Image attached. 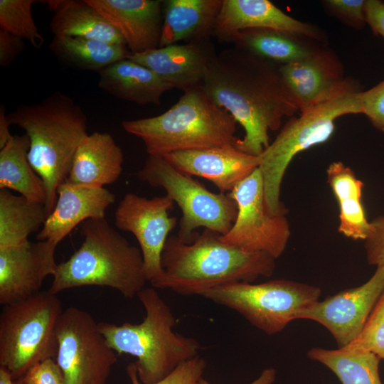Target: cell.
Wrapping results in <instances>:
<instances>
[{
    "instance_id": "cell-43",
    "label": "cell",
    "mask_w": 384,
    "mask_h": 384,
    "mask_svg": "<svg viewBox=\"0 0 384 384\" xmlns=\"http://www.w3.org/2000/svg\"><path fill=\"white\" fill-rule=\"evenodd\" d=\"M0 384H15L10 373L0 366Z\"/></svg>"
},
{
    "instance_id": "cell-9",
    "label": "cell",
    "mask_w": 384,
    "mask_h": 384,
    "mask_svg": "<svg viewBox=\"0 0 384 384\" xmlns=\"http://www.w3.org/2000/svg\"><path fill=\"white\" fill-rule=\"evenodd\" d=\"M137 175L149 186L162 188L180 208L182 216L176 235L183 242H192L200 228L225 235L236 219L237 205L228 193L208 190L162 156L148 155Z\"/></svg>"
},
{
    "instance_id": "cell-39",
    "label": "cell",
    "mask_w": 384,
    "mask_h": 384,
    "mask_svg": "<svg viewBox=\"0 0 384 384\" xmlns=\"http://www.w3.org/2000/svg\"><path fill=\"white\" fill-rule=\"evenodd\" d=\"M23 40L0 30V65L8 67L24 50Z\"/></svg>"
},
{
    "instance_id": "cell-37",
    "label": "cell",
    "mask_w": 384,
    "mask_h": 384,
    "mask_svg": "<svg viewBox=\"0 0 384 384\" xmlns=\"http://www.w3.org/2000/svg\"><path fill=\"white\" fill-rule=\"evenodd\" d=\"M362 114L372 124L384 132V80L360 95Z\"/></svg>"
},
{
    "instance_id": "cell-5",
    "label": "cell",
    "mask_w": 384,
    "mask_h": 384,
    "mask_svg": "<svg viewBox=\"0 0 384 384\" xmlns=\"http://www.w3.org/2000/svg\"><path fill=\"white\" fill-rule=\"evenodd\" d=\"M137 297L146 313L141 323L118 325L102 321L98 326L113 351L137 358L134 364L140 382L153 384L198 356L201 346L195 338L174 331L176 320L154 287L143 288Z\"/></svg>"
},
{
    "instance_id": "cell-25",
    "label": "cell",
    "mask_w": 384,
    "mask_h": 384,
    "mask_svg": "<svg viewBox=\"0 0 384 384\" xmlns=\"http://www.w3.org/2000/svg\"><path fill=\"white\" fill-rule=\"evenodd\" d=\"M45 2L53 13L50 22L53 36H78L125 44L119 31L87 0H51Z\"/></svg>"
},
{
    "instance_id": "cell-35",
    "label": "cell",
    "mask_w": 384,
    "mask_h": 384,
    "mask_svg": "<svg viewBox=\"0 0 384 384\" xmlns=\"http://www.w3.org/2000/svg\"><path fill=\"white\" fill-rule=\"evenodd\" d=\"M325 9L345 24L361 28L366 23L364 0H326Z\"/></svg>"
},
{
    "instance_id": "cell-13",
    "label": "cell",
    "mask_w": 384,
    "mask_h": 384,
    "mask_svg": "<svg viewBox=\"0 0 384 384\" xmlns=\"http://www.w3.org/2000/svg\"><path fill=\"white\" fill-rule=\"evenodd\" d=\"M174 206L173 200L166 194L147 198L128 193L115 210L116 227L132 233L138 241L146 277L151 284L163 274L162 251L178 222L176 217L169 215Z\"/></svg>"
},
{
    "instance_id": "cell-30",
    "label": "cell",
    "mask_w": 384,
    "mask_h": 384,
    "mask_svg": "<svg viewBox=\"0 0 384 384\" xmlns=\"http://www.w3.org/2000/svg\"><path fill=\"white\" fill-rule=\"evenodd\" d=\"M48 218L45 204L0 189V249L21 245Z\"/></svg>"
},
{
    "instance_id": "cell-16",
    "label": "cell",
    "mask_w": 384,
    "mask_h": 384,
    "mask_svg": "<svg viewBox=\"0 0 384 384\" xmlns=\"http://www.w3.org/2000/svg\"><path fill=\"white\" fill-rule=\"evenodd\" d=\"M279 71L289 97L301 112L332 97L346 78L340 60L324 47L299 62L279 65Z\"/></svg>"
},
{
    "instance_id": "cell-31",
    "label": "cell",
    "mask_w": 384,
    "mask_h": 384,
    "mask_svg": "<svg viewBox=\"0 0 384 384\" xmlns=\"http://www.w3.org/2000/svg\"><path fill=\"white\" fill-rule=\"evenodd\" d=\"M307 357L330 369L342 384H384L378 371L380 359L373 353L313 347Z\"/></svg>"
},
{
    "instance_id": "cell-10",
    "label": "cell",
    "mask_w": 384,
    "mask_h": 384,
    "mask_svg": "<svg viewBox=\"0 0 384 384\" xmlns=\"http://www.w3.org/2000/svg\"><path fill=\"white\" fill-rule=\"evenodd\" d=\"M321 294L318 287L280 279L228 283L200 296L237 311L264 333L274 335L297 319L300 311L319 301Z\"/></svg>"
},
{
    "instance_id": "cell-3",
    "label": "cell",
    "mask_w": 384,
    "mask_h": 384,
    "mask_svg": "<svg viewBox=\"0 0 384 384\" xmlns=\"http://www.w3.org/2000/svg\"><path fill=\"white\" fill-rule=\"evenodd\" d=\"M7 117L29 138L28 159L44 183L48 216L58 188L67 179L76 149L87 134V117L70 97L57 91L38 103L18 105Z\"/></svg>"
},
{
    "instance_id": "cell-20",
    "label": "cell",
    "mask_w": 384,
    "mask_h": 384,
    "mask_svg": "<svg viewBox=\"0 0 384 384\" xmlns=\"http://www.w3.org/2000/svg\"><path fill=\"white\" fill-rule=\"evenodd\" d=\"M122 36L129 51L159 47L164 16L161 0H87Z\"/></svg>"
},
{
    "instance_id": "cell-34",
    "label": "cell",
    "mask_w": 384,
    "mask_h": 384,
    "mask_svg": "<svg viewBox=\"0 0 384 384\" xmlns=\"http://www.w3.org/2000/svg\"><path fill=\"white\" fill-rule=\"evenodd\" d=\"M206 366L205 359L198 355L181 363L164 378L153 384H196ZM127 373L132 384H143L138 378L134 362L127 366Z\"/></svg>"
},
{
    "instance_id": "cell-38",
    "label": "cell",
    "mask_w": 384,
    "mask_h": 384,
    "mask_svg": "<svg viewBox=\"0 0 384 384\" xmlns=\"http://www.w3.org/2000/svg\"><path fill=\"white\" fill-rule=\"evenodd\" d=\"M370 230L365 241V249L368 263L384 266V215L373 219Z\"/></svg>"
},
{
    "instance_id": "cell-41",
    "label": "cell",
    "mask_w": 384,
    "mask_h": 384,
    "mask_svg": "<svg viewBox=\"0 0 384 384\" xmlns=\"http://www.w3.org/2000/svg\"><path fill=\"white\" fill-rule=\"evenodd\" d=\"M9 122L6 114L4 105L0 106V149H2L14 137L10 132Z\"/></svg>"
},
{
    "instance_id": "cell-42",
    "label": "cell",
    "mask_w": 384,
    "mask_h": 384,
    "mask_svg": "<svg viewBox=\"0 0 384 384\" xmlns=\"http://www.w3.org/2000/svg\"><path fill=\"white\" fill-rule=\"evenodd\" d=\"M276 379V370L274 368H269L265 369L260 375L249 384H272ZM196 384H212L203 377Z\"/></svg>"
},
{
    "instance_id": "cell-27",
    "label": "cell",
    "mask_w": 384,
    "mask_h": 384,
    "mask_svg": "<svg viewBox=\"0 0 384 384\" xmlns=\"http://www.w3.org/2000/svg\"><path fill=\"white\" fill-rule=\"evenodd\" d=\"M226 41L277 65L299 62L321 47L315 41L269 28L241 30Z\"/></svg>"
},
{
    "instance_id": "cell-12",
    "label": "cell",
    "mask_w": 384,
    "mask_h": 384,
    "mask_svg": "<svg viewBox=\"0 0 384 384\" xmlns=\"http://www.w3.org/2000/svg\"><path fill=\"white\" fill-rule=\"evenodd\" d=\"M228 195L235 201L238 213L233 226L225 235H220V239L246 251L279 258L289 240L290 225L287 213L271 214L268 211L260 169L240 182Z\"/></svg>"
},
{
    "instance_id": "cell-36",
    "label": "cell",
    "mask_w": 384,
    "mask_h": 384,
    "mask_svg": "<svg viewBox=\"0 0 384 384\" xmlns=\"http://www.w3.org/2000/svg\"><path fill=\"white\" fill-rule=\"evenodd\" d=\"M16 380L21 384H67L62 370L53 358L35 364Z\"/></svg>"
},
{
    "instance_id": "cell-7",
    "label": "cell",
    "mask_w": 384,
    "mask_h": 384,
    "mask_svg": "<svg viewBox=\"0 0 384 384\" xmlns=\"http://www.w3.org/2000/svg\"><path fill=\"white\" fill-rule=\"evenodd\" d=\"M359 82L346 78L339 89L327 100L292 117L262 154L259 169L265 204L271 214L287 213L280 200V189L288 166L299 153L328 141L336 120L343 115L362 114Z\"/></svg>"
},
{
    "instance_id": "cell-19",
    "label": "cell",
    "mask_w": 384,
    "mask_h": 384,
    "mask_svg": "<svg viewBox=\"0 0 384 384\" xmlns=\"http://www.w3.org/2000/svg\"><path fill=\"white\" fill-rule=\"evenodd\" d=\"M162 156L182 172L210 181L222 193L231 192L261 162L260 156L244 153L235 146L181 151Z\"/></svg>"
},
{
    "instance_id": "cell-17",
    "label": "cell",
    "mask_w": 384,
    "mask_h": 384,
    "mask_svg": "<svg viewBox=\"0 0 384 384\" xmlns=\"http://www.w3.org/2000/svg\"><path fill=\"white\" fill-rule=\"evenodd\" d=\"M248 28H269L316 42L324 40L316 26L286 14L268 0H223L212 35L226 41L232 34Z\"/></svg>"
},
{
    "instance_id": "cell-44",
    "label": "cell",
    "mask_w": 384,
    "mask_h": 384,
    "mask_svg": "<svg viewBox=\"0 0 384 384\" xmlns=\"http://www.w3.org/2000/svg\"><path fill=\"white\" fill-rule=\"evenodd\" d=\"M14 383H15V384H21V383H19L18 380H14Z\"/></svg>"
},
{
    "instance_id": "cell-8",
    "label": "cell",
    "mask_w": 384,
    "mask_h": 384,
    "mask_svg": "<svg viewBox=\"0 0 384 384\" xmlns=\"http://www.w3.org/2000/svg\"><path fill=\"white\" fill-rule=\"evenodd\" d=\"M61 301L48 290L4 305L0 314V366L14 380L57 352L56 327Z\"/></svg>"
},
{
    "instance_id": "cell-21",
    "label": "cell",
    "mask_w": 384,
    "mask_h": 384,
    "mask_svg": "<svg viewBox=\"0 0 384 384\" xmlns=\"http://www.w3.org/2000/svg\"><path fill=\"white\" fill-rule=\"evenodd\" d=\"M115 196L105 188L73 184L65 181L58 188L57 200L37 240H48L58 245L82 222L105 218Z\"/></svg>"
},
{
    "instance_id": "cell-18",
    "label": "cell",
    "mask_w": 384,
    "mask_h": 384,
    "mask_svg": "<svg viewBox=\"0 0 384 384\" xmlns=\"http://www.w3.org/2000/svg\"><path fill=\"white\" fill-rule=\"evenodd\" d=\"M215 55L207 38L130 53L128 58L152 70L173 89L185 92L201 87Z\"/></svg>"
},
{
    "instance_id": "cell-32",
    "label": "cell",
    "mask_w": 384,
    "mask_h": 384,
    "mask_svg": "<svg viewBox=\"0 0 384 384\" xmlns=\"http://www.w3.org/2000/svg\"><path fill=\"white\" fill-rule=\"evenodd\" d=\"M36 3L35 0H0V28L40 48L45 40L32 15Z\"/></svg>"
},
{
    "instance_id": "cell-28",
    "label": "cell",
    "mask_w": 384,
    "mask_h": 384,
    "mask_svg": "<svg viewBox=\"0 0 384 384\" xmlns=\"http://www.w3.org/2000/svg\"><path fill=\"white\" fill-rule=\"evenodd\" d=\"M29 148V138L25 134L14 135L0 149V189L13 190L46 204L45 185L28 161Z\"/></svg>"
},
{
    "instance_id": "cell-24",
    "label": "cell",
    "mask_w": 384,
    "mask_h": 384,
    "mask_svg": "<svg viewBox=\"0 0 384 384\" xmlns=\"http://www.w3.org/2000/svg\"><path fill=\"white\" fill-rule=\"evenodd\" d=\"M223 0L164 1L159 47L210 38Z\"/></svg>"
},
{
    "instance_id": "cell-40",
    "label": "cell",
    "mask_w": 384,
    "mask_h": 384,
    "mask_svg": "<svg viewBox=\"0 0 384 384\" xmlns=\"http://www.w3.org/2000/svg\"><path fill=\"white\" fill-rule=\"evenodd\" d=\"M366 23L375 35L384 39V2L379 0L366 1Z\"/></svg>"
},
{
    "instance_id": "cell-23",
    "label": "cell",
    "mask_w": 384,
    "mask_h": 384,
    "mask_svg": "<svg viewBox=\"0 0 384 384\" xmlns=\"http://www.w3.org/2000/svg\"><path fill=\"white\" fill-rule=\"evenodd\" d=\"M98 75L100 90L141 105H159L164 93L173 89L152 70L128 58L101 70Z\"/></svg>"
},
{
    "instance_id": "cell-15",
    "label": "cell",
    "mask_w": 384,
    "mask_h": 384,
    "mask_svg": "<svg viewBox=\"0 0 384 384\" xmlns=\"http://www.w3.org/2000/svg\"><path fill=\"white\" fill-rule=\"evenodd\" d=\"M57 245L48 240L0 249V304L27 299L40 292L44 279L53 275Z\"/></svg>"
},
{
    "instance_id": "cell-2",
    "label": "cell",
    "mask_w": 384,
    "mask_h": 384,
    "mask_svg": "<svg viewBox=\"0 0 384 384\" xmlns=\"http://www.w3.org/2000/svg\"><path fill=\"white\" fill-rule=\"evenodd\" d=\"M275 260L266 253L225 243L219 233L207 229L191 243L171 235L161 254L163 274L151 285L184 296H200L225 284L269 277L274 274Z\"/></svg>"
},
{
    "instance_id": "cell-11",
    "label": "cell",
    "mask_w": 384,
    "mask_h": 384,
    "mask_svg": "<svg viewBox=\"0 0 384 384\" xmlns=\"http://www.w3.org/2000/svg\"><path fill=\"white\" fill-rule=\"evenodd\" d=\"M55 360L67 384H105L117 361L87 311L75 306L63 310L56 327Z\"/></svg>"
},
{
    "instance_id": "cell-33",
    "label": "cell",
    "mask_w": 384,
    "mask_h": 384,
    "mask_svg": "<svg viewBox=\"0 0 384 384\" xmlns=\"http://www.w3.org/2000/svg\"><path fill=\"white\" fill-rule=\"evenodd\" d=\"M343 348L349 351L371 352L384 361V289L373 306L362 332L354 341Z\"/></svg>"
},
{
    "instance_id": "cell-22",
    "label": "cell",
    "mask_w": 384,
    "mask_h": 384,
    "mask_svg": "<svg viewBox=\"0 0 384 384\" xmlns=\"http://www.w3.org/2000/svg\"><path fill=\"white\" fill-rule=\"evenodd\" d=\"M122 149L108 132L87 134L75 153L67 182L105 188L119 178L123 167Z\"/></svg>"
},
{
    "instance_id": "cell-26",
    "label": "cell",
    "mask_w": 384,
    "mask_h": 384,
    "mask_svg": "<svg viewBox=\"0 0 384 384\" xmlns=\"http://www.w3.org/2000/svg\"><path fill=\"white\" fill-rule=\"evenodd\" d=\"M326 176L339 208L338 232L354 240H365L370 230V223L362 203L363 182L341 161L331 163Z\"/></svg>"
},
{
    "instance_id": "cell-6",
    "label": "cell",
    "mask_w": 384,
    "mask_h": 384,
    "mask_svg": "<svg viewBox=\"0 0 384 384\" xmlns=\"http://www.w3.org/2000/svg\"><path fill=\"white\" fill-rule=\"evenodd\" d=\"M236 121L201 87L183 92L165 112L122 122L127 133L140 139L148 155L212 147L235 146Z\"/></svg>"
},
{
    "instance_id": "cell-1",
    "label": "cell",
    "mask_w": 384,
    "mask_h": 384,
    "mask_svg": "<svg viewBox=\"0 0 384 384\" xmlns=\"http://www.w3.org/2000/svg\"><path fill=\"white\" fill-rule=\"evenodd\" d=\"M245 130L235 147L260 156L270 145L269 131L298 111L289 97L279 65L236 48L223 50L210 63L200 87Z\"/></svg>"
},
{
    "instance_id": "cell-29",
    "label": "cell",
    "mask_w": 384,
    "mask_h": 384,
    "mask_svg": "<svg viewBox=\"0 0 384 384\" xmlns=\"http://www.w3.org/2000/svg\"><path fill=\"white\" fill-rule=\"evenodd\" d=\"M49 48L63 63L82 70L99 72L127 58L125 44H116L78 36H53Z\"/></svg>"
},
{
    "instance_id": "cell-4",
    "label": "cell",
    "mask_w": 384,
    "mask_h": 384,
    "mask_svg": "<svg viewBox=\"0 0 384 384\" xmlns=\"http://www.w3.org/2000/svg\"><path fill=\"white\" fill-rule=\"evenodd\" d=\"M80 234L83 241L80 247L58 264L48 289L50 293L100 286L133 298L145 287L148 281L140 248L131 245L105 218L85 221Z\"/></svg>"
},
{
    "instance_id": "cell-14",
    "label": "cell",
    "mask_w": 384,
    "mask_h": 384,
    "mask_svg": "<svg viewBox=\"0 0 384 384\" xmlns=\"http://www.w3.org/2000/svg\"><path fill=\"white\" fill-rule=\"evenodd\" d=\"M383 289L384 266H378L364 284L316 301L300 311L297 319L320 324L331 333L338 348L344 347L362 332Z\"/></svg>"
}]
</instances>
